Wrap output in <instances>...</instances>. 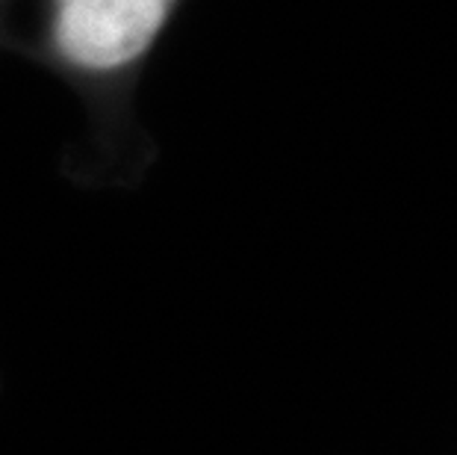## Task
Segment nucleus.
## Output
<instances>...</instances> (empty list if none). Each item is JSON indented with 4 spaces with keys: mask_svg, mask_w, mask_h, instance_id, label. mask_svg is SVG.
Returning a JSON list of instances; mask_svg holds the SVG:
<instances>
[{
    "mask_svg": "<svg viewBox=\"0 0 457 455\" xmlns=\"http://www.w3.org/2000/svg\"><path fill=\"white\" fill-rule=\"evenodd\" d=\"M183 0H0V47L30 56L83 95L104 128L121 124L154 47Z\"/></svg>",
    "mask_w": 457,
    "mask_h": 455,
    "instance_id": "f257e3e1",
    "label": "nucleus"
}]
</instances>
